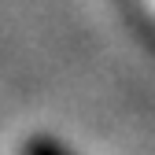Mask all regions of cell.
<instances>
[{"instance_id":"obj_1","label":"cell","mask_w":155,"mask_h":155,"mask_svg":"<svg viewBox=\"0 0 155 155\" xmlns=\"http://www.w3.org/2000/svg\"><path fill=\"white\" fill-rule=\"evenodd\" d=\"M22 155H70L63 144H55L52 137H33L26 148H22Z\"/></svg>"}]
</instances>
